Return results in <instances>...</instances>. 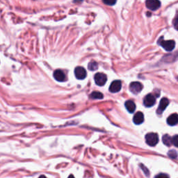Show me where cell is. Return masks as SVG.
<instances>
[{
    "label": "cell",
    "instance_id": "obj_1",
    "mask_svg": "<svg viewBox=\"0 0 178 178\" xmlns=\"http://www.w3.org/2000/svg\"><path fill=\"white\" fill-rule=\"evenodd\" d=\"M158 43L162 46L165 50L168 51H172L176 47V42L174 41H164L163 37L159 38V41H158Z\"/></svg>",
    "mask_w": 178,
    "mask_h": 178
},
{
    "label": "cell",
    "instance_id": "obj_2",
    "mask_svg": "<svg viewBox=\"0 0 178 178\" xmlns=\"http://www.w3.org/2000/svg\"><path fill=\"white\" fill-rule=\"evenodd\" d=\"M145 140L148 145L154 146L159 142V136L156 133H148L145 136Z\"/></svg>",
    "mask_w": 178,
    "mask_h": 178
},
{
    "label": "cell",
    "instance_id": "obj_3",
    "mask_svg": "<svg viewBox=\"0 0 178 178\" xmlns=\"http://www.w3.org/2000/svg\"><path fill=\"white\" fill-rule=\"evenodd\" d=\"M94 79L96 84L100 86V87H102V86H104L106 84L107 80V77L105 74L100 73H97L96 75H95Z\"/></svg>",
    "mask_w": 178,
    "mask_h": 178
},
{
    "label": "cell",
    "instance_id": "obj_4",
    "mask_svg": "<svg viewBox=\"0 0 178 178\" xmlns=\"http://www.w3.org/2000/svg\"><path fill=\"white\" fill-rule=\"evenodd\" d=\"M146 7L152 11H156L161 7L159 0H146Z\"/></svg>",
    "mask_w": 178,
    "mask_h": 178
},
{
    "label": "cell",
    "instance_id": "obj_5",
    "mask_svg": "<svg viewBox=\"0 0 178 178\" xmlns=\"http://www.w3.org/2000/svg\"><path fill=\"white\" fill-rule=\"evenodd\" d=\"M130 89L131 93L136 95L138 93H139L140 92L142 91L143 85L141 84V83L138 82H132L131 83V84L130 86Z\"/></svg>",
    "mask_w": 178,
    "mask_h": 178
},
{
    "label": "cell",
    "instance_id": "obj_6",
    "mask_svg": "<svg viewBox=\"0 0 178 178\" xmlns=\"http://www.w3.org/2000/svg\"><path fill=\"white\" fill-rule=\"evenodd\" d=\"M74 74L77 79H84L87 77V71L83 67L78 66L74 69Z\"/></svg>",
    "mask_w": 178,
    "mask_h": 178
},
{
    "label": "cell",
    "instance_id": "obj_7",
    "mask_svg": "<svg viewBox=\"0 0 178 178\" xmlns=\"http://www.w3.org/2000/svg\"><path fill=\"white\" fill-rule=\"evenodd\" d=\"M156 99L153 95L152 94H148L144 98V105L146 107H153V106L155 104Z\"/></svg>",
    "mask_w": 178,
    "mask_h": 178
},
{
    "label": "cell",
    "instance_id": "obj_8",
    "mask_svg": "<svg viewBox=\"0 0 178 178\" xmlns=\"http://www.w3.org/2000/svg\"><path fill=\"white\" fill-rule=\"evenodd\" d=\"M121 87V82L119 81V80H116V81L112 82L110 85L109 91L111 92V93H117V92H119L120 91Z\"/></svg>",
    "mask_w": 178,
    "mask_h": 178
},
{
    "label": "cell",
    "instance_id": "obj_9",
    "mask_svg": "<svg viewBox=\"0 0 178 178\" xmlns=\"http://www.w3.org/2000/svg\"><path fill=\"white\" fill-rule=\"evenodd\" d=\"M168 105H169V100L167 98H165V97L162 98V100L160 101L159 107H158L157 113L162 114L163 113V111L166 109V108L168 107Z\"/></svg>",
    "mask_w": 178,
    "mask_h": 178
},
{
    "label": "cell",
    "instance_id": "obj_10",
    "mask_svg": "<svg viewBox=\"0 0 178 178\" xmlns=\"http://www.w3.org/2000/svg\"><path fill=\"white\" fill-rule=\"evenodd\" d=\"M54 77L56 81L59 82H64L66 78L64 72L61 70H56L54 73Z\"/></svg>",
    "mask_w": 178,
    "mask_h": 178
},
{
    "label": "cell",
    "instance_id": "obj_11",
    "mask_svg": "<svg viewBox=\"0 0 178 178\" xmlns=\"http://www.w3.org/2000/svg\"><path fill=\"white\" fill-rule=\"evenodd\" d=\"M133 121L136 125H140L144 121V116L142 112H137V113L134 115Z\"/></svg>",
    "mask_w": 178,
    "mask_h": 178
},
{
    "label": "cell",
    "instance_id": "obj_12",
    "mask_svg": "<svg viewBox=\"0 0 178 178\" xmlns=\"http://www.w3.org/2000/svg\"><path fill=\"white\" fill-rule=\"evenodd\" d=\"M167 123L171 126H173L178 124V114L173 113L168 118Z\"/></svg>",
    "mask_w": 178,
    "mask_h": 178
},
{
    "label": "cell",
    "instance_id": "obj_13",
    "mask_svg": "<svg viewBox=\"0 0 178 178\" xmlns=\"http://www.w3.org/2000/svg\"><path fill=\"white\" fill-rule=\"evenodd\" d=\"M125 107L127 109V110L130 112V113H134L135 109H136V105L135 103L131 101V100H128L125 102Z\"/></svg>",
    "mask_w": 178,
    "mask_h": 178
},
{
    "label": "cell",
    "instance_id": "obj_14",
    "mask_svg": "<svg viewBox=\"0 0 178 178\" xmlns=\"http://www.w3.org/2000/svg\"><path fill=\"white\" fill-rule=\"evenodd\" d=\"M162 140H163V143H164L166 145L171 146L172 144H173V143H172V138L168 134L164 135V136H163L162 138Z\"/></svg>",
    "mask_w": 178,
    "mask_h": 178
},
{
    "label": "cell",
    "instance_id": "obj_15",
    "mask_svg": "<svg viewBox=\"0 0 178 178\" xmlns=\"http://www.w3.org/2000/svg\"><path fill=\"white\" fill-rule=\"evenodd\" d=\"M91 97L94 100H100L103 98V95L100 92L95 91L91 94Z\"/></svg>",
    "mask_w": 178,
    "mask_h": 178
},
{
    "label": "cell",
    "instance_id": "obj_16",
    "mask_svg": "<svg viewBox=\"0 0 178 178\" xmlns=\"http://www.w3.org/2000/svg\"><path fill=\"white\" fill-rule=\"evenodd\" d=\"M97 66H98V65H97V64L96 62H94V61H92L91 62L90 64H88V69L90 70H92V71H94V70H96L97 69Z\"/></svg>",
    "mask_w": 178,
    "mask_h": 178
},
{
    "label": "cell",
    "instance_id": "obj_17",
    "mask_svg": "<svg viewBox=\"0 0 178 178\" xmlns=\"http://www.w3.org/2000/svg\"><path fill=\"white\" fill-rule=\"evenodd\" d=\"M105 4L109 6H113L116 3L117 0H102Z\"/></svg>",
    "mask_w": 178,
    "mask_h": 178
},
{
    "label": "cell",
    "instance_id": "obj_18",
    "mask_svg": "<svg viewBox=\"0 0 178 178\" xmlns=\"http://www.w3.org/2000/svg\"><path fill=\"white\" fill-rule=\"evenodd\" d=\"M168 156L170 157L171 158H173V159H175V158L177 157V154L176 150H170V151L168 152Z\"/></svg>",
    "mask_w": 178,
    "mask_h": 178
},
{
    "label": "cell",
    "instance_id": "obj_19",
    "mask_svg": "<svg viewBox=\"0 0 178 178\" xmlns=\"http://www.w3.org/2000/svg\"><path fill=\"white\" fill-rule=\"evenodd\" d=\"M172 143L175 146L178 147V135H176L172 138Z\"/></svg>",
    "mask_w": 178,
    "mask_h": 178
},
{
    "label": "cell",
    "instance_id": "obj_20",
    "mask_svg": "<svg viewBox=\"0 0 178 178\" xmlns=\"http://www.w3.org/2000/svg\"><path fill=\"white\" fill-rule=\"evenodd\" d=\"M173 24H174L175 29H177V30H178V14H177V16H176V19H175Z\"/></svg>",
    "mask_w": 178,
    "mask_h": 178
},
{
    "label": "cell",
    "instance_id": "obj_21",
    "mask_svg": "<svg viewBox=\"0 0 178 178\" xmlns=\"http://www.w3.org/2000/svg\"><path fill=\"white\" fill-rule=\"evenodd\" d=\"M163 176H165V177H168L167 175H165V174H159V175H158V176L157 177H163Z\"/></svg>",
    "mask_w": 178,
    "mask_h": 178
}]
</instances>
